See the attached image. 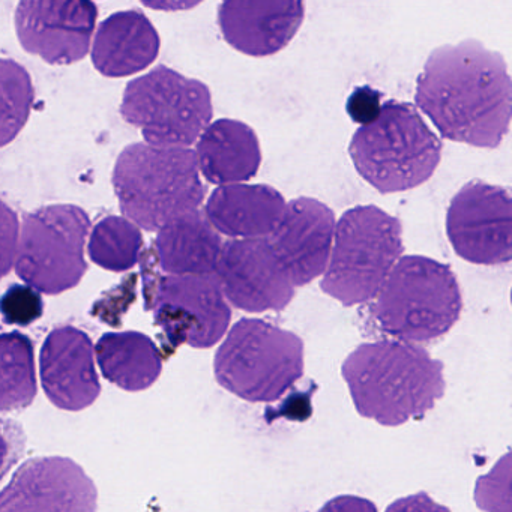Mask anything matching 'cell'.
Masks as SVG:
<instances>
[{"label":"cell","mask_w":512,"mask_h":512,"mask_svg":"<svg viewBox=\"0 0 512 512\" xmlns=\"http://www.w3.org/2000/svg\"><path fill=\"white\" fill-rule=\"evenodd\" d=\"M415 101L443 139L496 149L511 125L512 79L500 53L466 40L431 52Z\"/></svg>","instance_id":"cell-1"},{"label":"cell","mask_w":512,"mask_h":512,"mask_svg":"<svg viewBox=\"0 0 512 512\" xmlns=\"http://www.w3.org/2000/svg\"><path fill=\"white\" fill-rule=\"evenodd\" d=\"M341 374L359 415L385 427L422 418L445 395L442 362L419 344L386 338L361 344Z\"/></svg>","instance_id":"cell-2"},{"label":"cell","mask_w":512,"mask_h":512,"mask_svg":"<svg viewBox=\"0 0 512 512\" xmlns=\"http://www.w3.org/2000/svg\"><path fill=\"white\" fill-rule=\"evenodd\" d=\"M463 296L449 266L424 256L401 257L379 295L368 302L365 325L386 340H437L460 319Z\"/></svg>","instance_id":"cell-3"},{"label":"cell","mask_w":512,"mask_h":512,"mask_svg":"<svg viewBox=\"0 0 512 512\" xmlns=\"http://www.w3.org/2000/svg\"><path fill=\"white\" fill-rule=\"evenodd\" d=\"M113 187L128 220L148 232L199 211L206 187L197 154L149 143L127 146L113 170Z\"/></svg>","instance_id":"cell-4"},{"label":"cell","mask_w":512,"mask_h":512,"mask_svg":"<svg viewBox=\"0 0 512 512\" xmlns=\"http://www.w3.org/2000/svg\"><path fill=\"white\" fill-rule=\"evenodd\" d=\"M442 142L409 103L382 104L376 121L359 128L349 154L362 179L379 193H401L427 182L442 158Z\"/></svg>","instance_id":"cell-5"},{"label":"cell","mask_w":512,"mask_h":512,"mask_svg":"<svg viewBox=\"0 0 512 512\" xmlns=\"http://www.w3.org/2000/svg\"><path fill=\"white\" fill-rule=\"evenodd\" d=\"M401 232L400 220L377 206L344 212L320 283L323 292L344 307L373 301L404 253Z\"/></svg>","instance_id":"cell-6"},{"label":"cell","mask_w":512,"mask_h":512,"mask_svg":"<svg viewBox=\"0 0 512 512\" xmlns=\"http://www.w3.org/2000/svg\"><path fill=\"white\" fill-rule=\"evenodd\" d=\"M214 371L236 397L272 403L304 376V341L265 320L242 319L218 349Z\"/></svg>","instance_id":"cell-7"},{"label":"cell","mask_w":512,"mask_h":512,"mask_svg":"<svg viewBox=\"0 0 512 512\" xmlns=\"http://www.w3.org/2000/svg\"><path fill=\"white\" fill-rule=\"evenodd\" d=\"M121 115L142 130L149 145L184 148L209 127L211 92L205 83L161 65L128 83Z\"/></svg>","instance_id":"cell-8"},{"label":"cell","mask_w":512,"mask_h":512,"mask_svg":"<svg viewBox=\"0 0 512 512\" xmlns=\"http://www.w3.org/2000/svg\"><path fill=\"white\" fill-rule=\"evenodd\" d=\"M91 220L79 206H44L25 218L16 272L47 295L74 289L88 271L85 244Z\"/></svg>","instance_id":"cell-9"},{"label":"cell","mask_w":512,"mask_h":512,"mask_svg":"<svg viewBox=\"0 0 512 512\" xmlns=\"http://www.w3.org/2000/svg\"><path fill=\"white\" fill-rule=\"evenodd\" d=\"M142 272L145 308L163 331L166 353L182 344L209 349L224 337L232 311L215 275L161 277L145 266Z\"/></svg>","instance_id":"cell-10"},{"label":"cell","mask_w":512,"mask_h":512,"mask_svg":"<svg viewBox=\"0 0 512 512\" xmlns=\"http://www.w3.org/2000/svg\"><path fill=\"white\" fill-rule=\"evenodd\" d=\"M446 235L458 257L475 265L512 262V193L472 181L449 203Z\"/></svg>","instance_id":"cell-11"},{"label":"cell","mask_w":512,"mask_h":512,"mask_svg":"<svg viewBox=\"0 0 512 512\" xmlns=\"http://www.w3.org/2000/svg\"><path fill=\"white\" fill-rule=\"evenodd\" d=\"M215 277L224 296L248 313L284 310L295 296V284L268 238L226 242Z\"/></svg>","instance_id":"cell-12"},{"label":"cell","mask_w":512,"mask_h":512,"mask_svg":"<svg viewBox=\"0 0 512 512\" xmlns=\"http://www.w3.org/2000/svg\"><path fill=\"white\" fill-rule=\"evenodd\" d=\"M98 8L91 0H23L16 32L23 49L52 65H71L88 55Z\"/></svg>","instance_id":"cell-13"},{"label":"cell","mask_w":512,"mask_h":512,"mask_svg":"<svg viewBox=\"0 0 512 512\" xmlns=\"http://www.w3.org/2000/svg\"><path fill=\"white\" fill-rule=\"evenodd\" d=\"M97 511V487L71 458H31L0 494V512Z\"/></svg>","instance_id":"cell-14"},{"label":"cell","mask_w":512,"mask_h":512,"mask_svg":"<svg viewBox=\"0 0 512 512\" xmlns=\"http://www.w3.org/2000/svg\"><path fill=\"white\" fill-rule=\"evenodd\" d=\"M335 229L334 212L325 203L301 197L287 205L283 220L268 239L295 287L326 272Z\"/></svg>","instance_id":"cell-15"},{"label":"cell","mask_w":512,"mask_h":512,"mask_svg":"<svg viewBox=\"0 0 512 512\" xmlns=\"http://www.w3.org/2000/svg\"><path fill=\"white\" fill-rule=\"evenodd\" d=\"M40 373L47 397L59 409L79 412L100 397L94 344L82 329L61 326L50 332L41 349Z\"/></svg>","instance_id":"cell-16"},{"label":"cell","mask_w":512,"mask_h":512,"mask_svg":"<svg viewBox=\"0 0 512 512\" xmlns=\"http://www.w3.org/2000/svg\"><path fill=\"white\" fill-rule=\"evenodd\" d=\"M304 17L305 7L299 0H227L218 10L224 40L254 58L284 49L301 28Z\"/></svg>","instance_id":"cell-17"},{"label":"cell","mask_w":512,"mask_h":512,"mask_svg":"<svg viewBox=\"0 0 512 512\" xmlns=\"http://www.w3.org/2000/svg\"><path fill=\"white\" fill-rule=\"evenodd\" d=\"M284 197L268 185H226L206 203V217L224 235L239 239L269 238L286 214Z\"/></svg>","instance_id":"cell-18"},{"label":"cell","mask_w":512,"mask_h":512,"mask_svg":"<svg viewBox=\"0 0 512 512\" xmlns=\"http://www.w3.org/2000/svg\"><path fill=\"white\" fill-rule=\"evenodd\" d=\"M160 55V35L145 14L119 11L104 20L95 35L92 62L110 79L133 76Z\"/></svg>","instance_id":"cell-19"},{"label":"cell","mask_w":512,"mask_h":512,"mask_svg":"<svg viewBox=\"0 0 512 512\" xmlns=\"http://www.w3.org/2000/svg\"><path fill=\"white\" fill-rule=\"evenodd\" d=\"M206 181L226 187L254 178L262 163L259 139L244 122L220 119L206 128L197 145Z\"/></svg>","instance_id":"cell-20"},{"label":"cell","mask_w":512,"mask_h":512,"mask_svg":"<svg viewBox=\"0 0 512 512\" xmlns=\"http://www.w3.org/2000/svg\"><path fill=\"white\" fill-rule=\"evenodd\" d=\"M224 244L208 217L199 211L178 218L158 232L155 254L166 274L215 275Z\"/></svg>","instance_id":"cell-21"},{"label":"cell","mask_w":512,"mask_h":512,"mask_svg":"<svg viewBox=\"0 0 512 512\" xmlns=\"http://www.w3.org/2000/svg\"><path fill=\"white\" fill-rule=\"evenodd\" d=\"M95 355L103 376L124 391L151 388L163 370V359L154 341L136 331L104 334Z\"/></svg>","instance_id":"cell-22"},{"label":"cell","mask_w":512,"mask_h":512,"mask_svg":"<svg viewBox=\"0 0 512 512\" xmlns=\"http://www.w3.org/2000/svg\"><path fill=\"white\" fill-rule=\"evenodd\" d=\"M2 358V412L31 406L37 395L34 344L22 332H7L0 340Z\"/></svg>","instance_id":"cell-23"},{"label":"cell","mask_w":512,"mask_h":512,"mask_svg":"<svg viewBox=\"0 0 512 512\" xmlns=\"http://www.w3.org/2000/svg\"><path fill=\"white\" fill-rule=\"evenodd\" d=\"M143 238L139 226L127 217L104 218L92 229L89 256L101 268L130 271L142 259Z\"/></svg>","instance_id":"cell-24"},{"label":"cell","mask_w":512,"mask_h":512,"mask_svg":"<svg viewBox=\"0 0 512 512\" xmlns=\"http://www.w3.org/2000/svg\"><path fill=\"white\" fill-rule=\"evenodd\" d=\"M0 76H2L0 145L7 146L19 136L28 122L35 100V91L28 71L13 59L2 61Z\"/></svg>","instance_id":"cell-25"},{"label":"cell","mask_w":512,"mask_h":512,"mask_svg":"<svg viewBox=\"0 0 512 512\" xmlns=\"http://www.w3.org/2000/svg\"><path fill=\"white\" fill-rule=\"evenodd\" d=\"M473 500L482 512H512V451L476 479Z\"/></svg>","instance_id":"cell-26"},{"label":"cell","mask_w":512,"mask_h":512,"mask_svg":"<svg viewBox=\"0 0 512 512\" xmlns=\"http://www.w3.org/2000/svg\"><path fill=\"white\" fill-rule=\"evenodd\" d=\"M0 310L7 325L29 326L43 316L44 302L34 287L14 284L2 296Z\"/></svg>","instance_id":"cell-27"},{"label":"cell","mask_w":512,"mask_h":512,"mask_svg":"<svg viewBox=\"0 0 512 512\" xmlns=\"http://www.w3.org/2000/svg\"><path fill=\"white\" fill-rule=\"evenodd\" d=\"M380 100H382L380 92L374 91L370 86H361L356 88L347 100V113L353 122H358L365 127L379 118L382 112Z\"/></svg>","instance_id":"cell-28"},{"label":"cell","mask_w":512,"mask_h":512,"mask_svg":"<svg viewBox=\"0 0 512 512\" xmlns=\"http://www.w3.org/2000/svg\"><path fill=\"white\" fill-rule=\"evenodd\" d=\"M2 275H7L16 265L17 251H19L20 236L19 220L16 212L2 205Z\"/></svg>","instance_id":"cell-29"},{"label":"cell","mask_w":512,"mask_h":512,"mask_svg":"<svg viewBox=\"0 0 512 512\" xmlns=\"http://www.w3.org/2000/svg\"><path fill=\"white\" fill-rule=\"evenodd\" d=\"M385 512H451V509L440 505L430 494L421 491V493L400 497L392 502Z\"/></svg>","instance_id":"cell-30"},{"label":"cell","mask_w":512,"mask_h":512,"mask_svg":"<svg viewBox=\"0 0 512 512\" xmlns=\"http://www.w3.org/2000/svg\"><path fill=\"white\" fill-rule=\"evenodd\" d=\"M319 512H379L376 505L370 499L365 497L352 496V494H344V496L334 497L328 503L320 508Z\"/></svg>","instance_id":"cell-31"},{"label":"cell","mask_w":512,"mask_h":512,"mask_svg":"<svg viewBox=\"0 0 512 512\" xmlns=\"http://www.w3.org/2000/svg\"><path fill=\"white\" fill-rule=\"evenodd\" d=\"M511 304H512V289H511Z\"/></svg>","instance_id":"cell-32"}]
</instances>
